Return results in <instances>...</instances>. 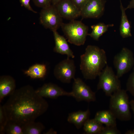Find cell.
<instances>
[{"instance_id":"obj_15","label":"cell","mask_w":134,"mask_h":134,"mask_svg":"<svg viewBox=\"0 0 134 134\" xmlns=\"http://www.w3.org/2000/svg\"><path fill=\"white\" fill-rule=\"evenodd\" d=\"M90 115L89 109L85 111L79 110L69 114L67 120L79 129L83 126L85 122L89 119Z\"/></svg>"},{"instance_id":"obj_25","label":"cell","mask_w":134,"mask_h":134,"mask_svg":"<svg viewBox=\"0 0 134 134\" xmlns=\"http://www.w3.org/2000/svg\"><path fill=\"white\" fill-rule=\"evenodd\" d=\"M121 133L116 126H106L104 127L100 134H120Z\"/></svg>"},{"instance_id":"obj_4","label":"cell","mask_w":134,"mask_h":134,"mask_svg":"<svg viewBox=\"0 0 134 134\" xmlns=\"http://www.w3.org/2000/svg\"><path fill=\"white\" fill-rule=\"evenodd\" d=\"M61 27L70 43L77 46L84 44L88 34V28L81 21L71 20L68 23H63Z\"/></svg>"},{"instance_id":"obj_27","label":"cell","mask_w":134,"mask_h":134,"mask_svg":"<svg viewBox=\"0 0 134 134\" xmlns=\"http://www.w3.org/2000/svg\"><path fill=\"white\" fill-rule=\"evenodd\" d=\"M80 10L83 8L89 0H70Z\"/></svg>"},{"instance_id":"obj_32","label":"cell","mask_w":134,"mask_h":134,"mask_svg":"<svg viewBox=\"0 0 134 134\" xmlns=\"http://www.w3.org/2000/svg\"><path fill=\"white\" fill-rule=\"evenodd\" d=\"M125 134H134V129L129 130L126 132Z\"/></svg>"},{"instance_id":"obj_19","label":"cell","mask_w":134,"mask_h":134,"mask_svg":"<svg viewBox=\"0 0 134 134\" xmlns=\"http://www.w3.org/2000/svg\"><path fill=\"white\" fill-rule=\"evenodd\" d=\"M84 133L86 134H100L104 126L94 118L89 119L83 125Z\"/></svg>"},{"instance_id":"obj_9","label":"cell","mask_w":134,"mask_h":134,"mask_svg":"<svg viewBox=\"0 0 134 134\" xmlns=\"http://www.w3.org/2000/svg\"><path fill=\"white\" fill-rule=\"evenodd\" d=\"M73 79L71 92L73 95V97L77 101L90 102L96 100L95 93L81 79L78 78Z\"/></svg>"},{"instance_id":"obj_8","label":"cell","mask_w":134,"mask_h":134,"mask_svg":"<svg viewBox=\"0 0 134 134\" xmlns=\"http://www.w3.org/2000/svg\"><path fill=\"white\" fill-rule=\"evenodd\" d=\"M75 71L74 60L67 57L56 66L54 73L57 79L63 83H68L75 78Z\"/></svg>"},{"instance_id":"obj_24","label":"cell","mask_w":134,"mask_h":134,"mask_svg":"<svg viewBox=\"0 0 134 134\" xmlns=\"http://www.w3.org/2000/svg\"><path fill=\"white\" fill-rule=\"evenodd\" d=\"M130 75L126 84V90L134 97V67Z\"/></svg>"},{"instance_id":"obj_1","label":"cell","mask_w":134,"mask_h":134,"mask_svg":"<svg viewBox=\"0 0 134 134\" xmlns=\"http://www.w3.org/2000/svg\"><path fill=\"white\" fill-rule=\"evenodd\" d=\"M9 96L3 105L8 121L15 122L22 126L35 121L48 108L47 101L30 85L15 90Z\"/></svg>"},{"instance_id":"obj_28","label":"cell","mask_w":134,"mask_h":134,"mask_svg":"<svg viewBox=\"0 0 134 134\" xmlns=\"http://www.w3.org/2000/svg\"><path fill=\"white\" fill-rule=\"evenodd\" d=\"M30 0H19V1L22 6L24 7L28 10L34 13H37V12L34 10L31 7L30 4Z\"/></svg>"},{"instance_id":"obj_2","label":"cell","mask_w":134,"mask_h":134,"mask_svg":"<svg viewBox=\"0 0 134 134\" xmlns=\"http://www.w3.org/2000/svg\"><path fill=\"white\" fill-rule=\"evenodd\" d=\"M80 58V69L86 80L95 79L107 65L105 51L95 45L87 46Z\"/></svg>"},{"instance_id":"obj_5","label":"cell","mask_w":134,"mask_h":134,"mask_svg":"<svg viewBox=\"0 0 134 134\" xmlns=\"http://www.w3.org/2000/svg\"><path fill=\"white\" fill-rule=\"evenodd\" d=\"M97 89L102 90L105 95L110 97L121 89V83L112 67L107 64L99 76Z\"/></svg>"},{"instance_id":"obj_29","label":"cell","mask_w":134,"mask_h":134,"mask_svg":"<svg viewBox=\"0 0 134 134\" xmlns=\"http://www.w3.org/2000/svg\"><path fill=\"white\" fill-rule=\"evenodd\" d=\"M134 8V0H131L129 4L127 7L125 8L126 9H130Z\"/></svg>"},{"instance_id":"obj_6","label":"cell","mask_w":134,"mask_h":134,"mask_svg":"<svg viewBox=\"0 0 134 134\" xmlns=\"http://www.w3.org/2000/svg\"><path fill=\"white\" fill-rule=\"evenodd\" d=\"M114 65L116 70V75L120 78L129 72L134 65V57L132 52L123 47L114 57Z\"/></svg>"},{"instance_id":"obj_33","label":"cell","mask_w":134,"mask_h":134,"mask_svg":"<svg viewBox=\"0 0 134 134\" xmlns=\"http://www.w3.org/2000/svg\"><path fill=\"white\" fill-rule=\"evenodd\" d=\"M61 0H52V4L55 5Z\"/></svg>"},{"instance_id":"obj_16","label":"cell","mask_w":134,"mask_h":134,"mask_svg":"<svg viewBox=\"0 0 134 134\" xmlns=\"http://www.w3.org/2000/svg\"><path fill=\"white\" fill-rule=\"evenodd\" d=\"M94 119L106 126H116L117 119L109 109L98 111L95 115Z\"/></svg>"},{"instance_id":"obj_22","label":"cell","mask_w":134,"mask_h":134,"mask_svg":"<svg viewBox=\"0 0 134 134\" xmlns=\"http://www.w3.org/2000/svg\"><path fill=\"white\" fill-rule=\"evenodd\" d=\"M4 132L7 134H24L21 126L15 122L9 121L5 127Z\"/></svg>"},{"instance_id":"obj_30","label":"cell","mask_w":134,"mask_h":134,"mask_svg":"<svg viewBox=\"0 0 134 134\" xmlns=\"http://www.w3.org/2000/svg\"><path fill=\"white\" fill-rule=\"evenodd\" d=\"M130 106L134 114V100H132L130 101Z\"/></svg>"},{"instance_id":"obj_11","label":"cell","mask_w":134,"mask_h":134,"mask_svg":"<svg viewBox=\"0 0 134 134\" xmlns=\"http://www.w3.org/2000/svg\"><path fill=\"white\" fill-rule=\"evenodd\" d=\"M35 91L38 95L43 98L55 99L61 96L73 97V96L71 91L67 92L57 85L52 83L45 84Z\"/></svg>"},{"instance_id":"obj_23","label":"cell","mask_w":134,"mask_h":134,"mask_svg":"<svg viewBox=\"0 0 134 134\" xmlns=\"http://www.w3.org/2000/svg\"><path fill=\"white\" fill-rule=\"evenodd\" d=\"M8 119L3 105H0V134H4Z\"/></svg>"},{"instance_id":"obj_26","label":"cell","mask_w":134,"mask_h":134,"mask_svg":"<svg viewBox=\"0 0 134 134\" xmlns=\"http://www.w3.org/2000/svg\"><path fill=\"white\" fill-rule=\"evenodd\" d=\"M37 6L42 8L47 7L52 4V0H32Z\"/></svg>"},{"instance_id":"obj_13","label":"cell","mask_w":134,"mask_h":134,"mask_svg":"<svg viewBox=\"0 0 134 134\" xmlns=\"http://www.w3.org/2000/svg\"><path fill=\"white\" fill-rule=\"evenodd\" d=\"M55 42L54 51L62 55H65L67 57L74 58L75 56L70 49L66 39L60 34L57 31H53Z\"/></svg>"},{"instance_id":"obj_21","label":"cell","mask_w":134,"mask_h":134,"mask_svg":"<svg viewBox=\"0 0 134 134\" xmlns=\"http://www.w3.org/2000/svg\"><path fill=\"white\" fill-rule=\"evenodd\" d=\"M113 26V24L106 25L102 23L93 25L91 26L92 31L88 35L95 40L98 41L100 37L107 31L109 27Z\"/></svg>"},{"instance_id":"obj_10","label":"cell","mask_w":134,"mask_h":134,"mask_svg":"<svg viewBox=\"0 0 134 134\" xmlns=\"http://www.w3.org/2000/svg\"><path fill=\"white\" fill-rule=\"evenodd\" d=\"M105 1L104 0H89L80 11V16L85 18H96L102 15Z\"/></svg>"},{"instance_id":"obj_31","label":"cell","mask_w":134,"mask_h":134,"mask_svg":"<svg viewBox=\"0 0 134 134\" xmlns=\"http://www.w3.org/2000/svg\"><path fill=\"white\" fill-rule=\"evenodd\" d=\"M57 134V132L52 129H50L44 133V134Z\"/></svg>"},{"instance_id":"obj_17","label":"cell","mask_w":134,"mask_h":134,"mask_svg":"<svg viewBox=\"0 0 134 134\" xmlns=\"http://www.w3.org/2000/svg\"><path fill=\"white\" fill-rule=\"evenodd\" d=\"M120 8L121 12V23L120 27V34L123 38L132 36L131 26L126 14L125 8L121 2Z\"/></svg>"},{"instance_id":"obj_12","label":"cell","mask_w":134,"mask_h":134,"mask_svg":"<svg viewBox=\"0 0 134 134\" xmlns=\"http://www.w3.org/2000/svg\"><path fill=\"white\" fill-rule=\"evenodd\" d=\"M55 6L62 18L71 21L80 16V11L70 0H61Z\"/></svg>"},{"instance_id":"obj_7","label":"cell","mask_w":134,"mask_h":134,"mask_svg":"<svg viewBox=\"0 0 134 134\" xmlns=\"http://www.w3.org/2000/svg\"><path fill=\"white\" fill-rule=\"evenodd\" d=\"M62 18L55 5L51 4L42 8L40 13V23L45 28L52 32L57 31L63 23Z\"/></svg>"},{"instance_id":"obj_3","label":"cell","mask_w":134,"mask_h":134,"mask_svg":"<svg viewBox=\"0 0 134 134\" xmlns=\"http://www.w3.org/2000/svg\"><path fill=\"white\" fill-rule=\"evenodd\" d=\"M127 91L121 89L110 97L109 110L117 119L123 121H129L132 117L130 101Z\"/></svg>"},{"instance_id":"obj_14","label":"cell","mask_w":134,"mask_h":134,"mask_svg":"<svg viewBox=\"0 0 134 134\" xmlns=\"http://www.w3.org/2000/svg\"><path fill=\"white\" fill-rule=\"evenodd\" d=\"M15 80L7 75L1 76L0 78V102L5 97L9 96L15 91Z\"/></svg>"},{"instance_id":"obj_20","label":"cell","mask_w":134,"mask_h":134,"mask_svg":"<svg viewBox=\"0 0 134 134\" xmlns=\"http://www.w3.org/2000/svg\"><path fill=\"white\" fill-rule=\"evenodd\" d=\"M22 127L24 134H40L45 128L42 123L35 121L29 123Z\"/></svg>"},{"instance_id":"obj_18","label":"cell","mask_w":134,"mask_h":134,"mask_svg":"<svg viewBox=\"0 0 134 134\" xmlns=\"http://www.w3.org/2000/svg\"><path fill=\"white\" fill-rule=\"evenodd\" d=\"M46 71L45 65L36 64L31 66L24 73L31 78H39L44 77Z\"/></svg>"}]
</instances>
